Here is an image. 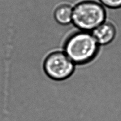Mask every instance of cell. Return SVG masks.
Instances as JSON below:
<instances>
[{
	"label": "cell",
	"mask_w": 121,
	"mask_h": 121,
	"mask_svg": "<svg viewBox=\"0 0 121 121\" xmlns=\"http://www.w3.org/2000/svg\"><path fill=\"white\" fill-rule=\"evenodd\" d=\"M105 7L110 9H118L121 8V0H99Z\"/></svg>",
	"instance_id": "8992f818"
},
{
	"label": "cell",
	"mask_w": 121,
	"mask_h": 121,
	"mask_svg": "<svg viewBox=\"0 0 121 121\" xmlns=\"http://www.w3.org/2000/svg\"><path fill=\"white\" fill-rule=\"evenodd\" d=\"M92 34L99 45H105L114 40L116 30L111 22H105L92 31Z\"/></svg>",
	"instance_id": "277c9868"
},
{
	"label": "cell",
	"mask_w": 121,
	"mask_h": 121,
	"mask_svg": "<svg viewBox=\"0 0 121 121\" xmlns=\"http://www.w3.org/2000/svg\"><path fill=\"white\" fill-rule=\"evenodd\" d=\"M99 44L92 33L80 30L73 33L64 44V52L76 66L92 61L99 51Z\"/></svg>",
	"instance_id": "6da1fadb"
},
{
	"label": "cell",
	"mask_w": 121,
	"mask_h": 121,
	"mask_svg": "<svg viewBox=\"0 0 121 121\" xmlns=\"http://www.w3.org/2000/svg\"><path fill=\"white\" fill-rule=\"evenodd\" d=\"M73 8L68 4H61L56 8L54 17L58 23L62 25H67L72 22Z\"/></svg>",
	"instance_id": "5b68a950"
},
{
	"label": "cell",
	"mask_w": 121,
	"mask_h": 121,
	"mask_svg": "<svg viewBox=\"0 0 121 121\" xmlns=\"http://www.w3.org/2000/svg\"><path fill=\"white\" fill-rule=\"evenodd\" d=\"M108 74H109V73H108ZM113 74H116V73H113Z\"/></svg>",
	"instance_id": "52a82bcc"
},
{
	"label": "cell",
	"mask_w": 121,
	"mask_h": 121,
	"mask_svg": "<svg viewBox=\"0 0 121 121\" xmlns=\"http://www.w3.org/2000/svg\"><path fill=\"white\" fill-rule=\"evenodd\" d=\"M76 65L64 52L57 51L50 53L44 60L43 69L48 78L61 81L69 78L75 70Z\"/></svg>",
	"instance_id": "3957f363"
},
{
	"label": "cell",
	"mask_w": 121,
	"mask_h": 121,
	"mask_svg": "<svg viewBox=\"0 0 121 121\" xmlns=\"http://www.w3.org/2000/svg\"><path fill=\"white\" fill-rule=\"evenodd\" d=\"M106 12L103 5L93 1H84L73 8L72 22L80 30L90 32L105 22Z\"/></svg>",
	"instance_id": "7a4b0ae2"
}]
</instances>
